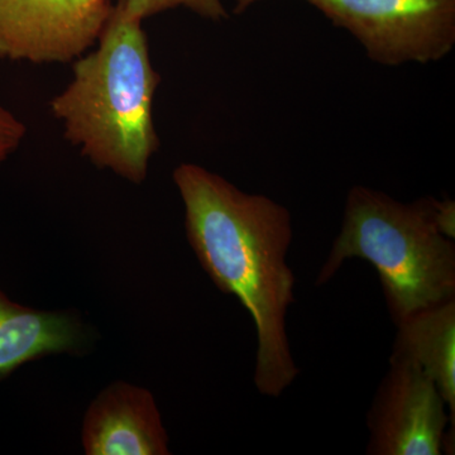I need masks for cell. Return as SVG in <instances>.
Returning <instances> with one entry per match:
<instances>
[{
    "label": "cell",
    "instance_id": "1",
    "mask_svg": "<svg viewBox=\"0 0 455 455\" xmlns=\"http://www.w3.org/2000/svg\"><path fill=\"white\" fill-rule=\"evenodd\" d=\"M173 180L200 265L220 291L241 301L256 326L257 391L280 397L300 373L286 326L295 301V276L286 260L291 214L271 197L244 193L197 164H180Z\"/></svg>",
    "mask_w": 455,
    "mask_h": 455
},
{
    "label": "cell",
    "instance_id": "2",
    "mask_svg": "<svg viewBox=\"0 0 455 455\" xmlns=\"http://www.w3.org/2000/svg\"><path fill=\"white\" fill-rule=\"evenodd\" d=\"M140 22L116 3L97 51L75 62L73 82L51 101L66 139L100 169L136 184L158 148L152 104L160 76Z\"/></svg>",
    "mask_w": 455,
    "mask_h": 455
},
{
    "label": "cell",
    "instance_id": "3",
    "mask_svg": "<svg viewBox=\"0 0 455 455\" xmlns=\"http://www.w3.org/2000/svg\"><path fill=\"white\" fill-rule=\"evenodd\" d=\"M439 200L401 203L373 188L353 187L343 224L316 276L328 283L344 262L367 260L381 281L395 324L425 307L455 300V243L439 224Z\"/></svg>",
    "mask_w": 455,
    "mask_h": 455
},
{
    "label": "cell",
    "instance_id": "4",
    "mask_svg": "<svg viewBox=\"0 0 455 455\" xmlns=\"http://www.w3.org/2000/svg\"><path fill=\"white\" fill-rule=\"evenodd\" d=\"M385 66L439 61L455 46V0H307Z\"/></svg>",
    "mask_w": 455,
    "mask_h": 455
},
{
    "label": "cell",
    "instance_id": "5",
    "mask_svg": "<svg viewBox=\"0 0 455 455\" xmlns=\"http://www.w3.org/2000/svg\"><path fill=\"white\" fill-rule=\"evenodd\" d=\"M368 455L454 454L455 424L433 379L414 362L390 357L368 410Z\"/></svg>",
    "mask_w": 455,
    "mask_h": 455
},
{
    "label": "cell",
    "instance_id": "6",
    "mask_svg": "<svg viewBox=\"0 0 455 455\" xmlns=\"http://www.w3.org/2000/svg\"><path fill=\"white\" fill-rule=\"evenodd\" d=\"M110 0H0V59L68 62L98 40Z\"/></svg>",
    "mask_w": 455,
    "mask_h": 455
},
{
    "label": "cell",
    "instance_id": "7",
    "mask_svg": "<svg viewBox=\"0 0 455 455\" xmlns=\"http://www.w3.org/2000/svg\"><path fill=\"white\" fill-rule=\"evenodd\" d=\"M89 455H166L169 438L155 398L145 388L116 382L90 405L83 427Z\"/></svg>",
    "mask_w": 455,
    "mask_h": 455
},
{
    "label": "cell",
    "instance_id": "8",
    "mask_svg": "<svg viewBox=\"0 0 455 455\" xmlns=\"http://www.w3.org/2000/svg\"><path fill=\"white\" fill-rule=\"evenodd\" d=\"M79 319L62 311H40L9 300L0 291V379L44 355L83 349Z\"/></svg>",
    "mask_w": 455,
    "mask_h": 455
},
{
    "label": "cell",
    "instance_id": "9",
    "mask_svg": "<svg viewBox=\"0 0 455 455\" xmlns=\"http://www.w3.org/2000/svg\"><path fill=\"white\" fill-rule=\"evenodd\" d=\"M396 326L391 357L414 362L433 379L455 424V300L415 311Z\"/></svg>",
    "mask_w": 455,
    "mask_h": 455
},
{
    "label": "cell",
    "instance_id": "10",
    "mask_svg": "<svg viewBox=\"0 0 455 455\" xmlns=\"http://www.w3.org/2000/svg\"><path fill=\"white\" fill-rule=\"evenodd\" d=\"M118 4L128 16L140 20L176 7H187L194 13L212 20L228 18L220 0H118Z\"/></svg>",
    "mask_w": 455,
    "mask_h": 455
},
{
    "label": "cell",
    "instance_id": "11",
    "mask_svg": "<svg viewBox=\"0 0 455 455\" xmlns=\"http://www.w3.org/2000/svg\"><path fill=\"white\" fill-rule=\"evenodd\" d=\"M25 136V124L0 106V166L16 151Z\"/></svg>",
    "mask_w": 455,
    "mask_h": 455
},
{
    "label": "cell",
    "instance_id": "12",
    "mask_svg": "<svg viewBox=\"0 0 455 455\" xmlns=\"http://www.w3.org/2000/svg\"><path fill=\"white\" fill-rule=\"evenodd\" d=\"M257 2H260V0H235V12L238 14L243 13L245 9L250 8L251 5Z\"/></svg>",
    "mask_w": 455,
    "mask_h": 455
}]
</instances>
